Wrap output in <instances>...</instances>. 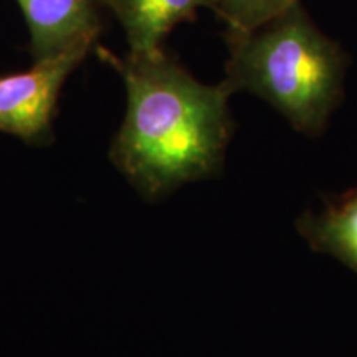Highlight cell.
Instances as JSON below:
<instances>
[{
    "instance_id": "obj_4",
    "label": "cell",
    "mask_w": 357,
    "mask_h": 357,
    "mask_svg": "<svg viewBox=\"0 0 357 357\" xmlns=\"http://www.w3.org/2000/svg\"><path fill=\"white\" fill-rule=\"evenodd\" d=\"M30 35L33 61L70 48H95L102 22L101 0H17Z\"/></svg>"
},
{
    "instance_id": "obj_2",
    "label": "cell",
    "mask_w": 357,
    "mask_h": 357,
    "mask_svg": "<svg viewBox=\"0 0 357 357\" xmlns=\"http://www.w3.org/2000/svg\"><path fill=\"white\" fill-rule=\"evenodd\" d=\"M223 84L252 93L305 134L323 131L342 98L346 55L301 2L248 32H225Z\"/></svg>"
},
{
    "instance_id": "obj_6",
    "label": "cell",
    "mask_w": 357,
    "mask_h": 357,
    "mask_svg": "<svg viewBox=\"0 0 357 357\" xmlns=\"http://www.w3.org/2000/svg\"><path fill=\"white\" fill-rule=\"evenodd\" d=\"M301 234L318 252L328 253L357 273V189L329 204L319 215H306Z\"/></svg>"
},
{
    "instance_id": "obj_5",
    "label": "cell",
    "mask_w": 357,
    "mask_h": 357,
    "mask_svg": "<svg viewBox=\"0 0 357 357\" xmlns=\"http://www.w3.org/2000/svg\"><path fill=\"white\" fill-rule=\"evenodd\" d=\"M121 24L131 53H153L178 24L194 22L213 0H101Z\"/></svg>"
},
{
    "instance_id": "obj_3",
    "label": "cell",
    "mask_w": 357,
    "mask_h": 357,
    "mask_svg": "<svg viewBox=\"0 0 357 357\" xmlns=\"http://www.w3.org/2000/svg\"><path fill=\"white\" fill-rule=\"evenodd\" d=\"M89 52L91 48L75 47L33 61L30 70L0 77V132L32 146L50 144L61 88Z\"/></svg>"
},
{
    "instance_id": "obj_7",
    "label": "cell",
    "mask_w": 357,
    "mask_h": 357,
    "mask_svg": "<svg viewBox=\"0 0 357 357\" xmlns=\"http://www.w3.org/2000/svg\"><path fill=\"white\" fill-rule=\"evenodd\" d=\"M300 0H217L213 12L227 32H248L257 29Z\"/></svg>"
},
{
    "instance_id": "obj_1",
    "label": "cell",
    "mask_w": 357,
    "mask_h": 357,
    "mask_svg": "<svg viewBox=\"0 0 357 357\" xmlns=\"http://www.w3.org/2000/svg\"><path fill=\"white\" fill-rule=\"evenodd\" d=\"M96 50L126 84V116L111 160L128 181L154 199L217 172L234 128L223 82L200 83L164 48L124 58Z\"/></svg>"
},
{
    "instance_id": "obj_8",
    "label": "cell",
    "mask_w": 357,
    "mask_h": 357,
    "mask_svg": "<svg viewBox=\"0 0 357 357\" xmlns=\"http://www.w3.org/2000/svg\"><path fill=\"white\" fill-rule=\"evenodd\" d=\"M215 3H217V0H213V7H215ZM212 10H213V8H212Z\"/></svg>"
}]
</instances>
